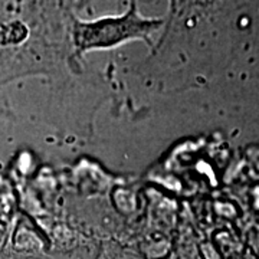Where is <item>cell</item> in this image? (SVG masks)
<instances>
[{"label": "cell", "mask_w": 259, "mask_h": 259, "mask_svg": "<svg viewBox=\"0 0 259 259\" xmlns=\"http://www.w3.org/2000/svg\"><path fill=\"white\" fill-rule=\"evenodd\" d=\"M69 3H71V6H72V9H78V8H82V6H88V5H91L93 3V0H69Z\"/></svg>", "instance_id": "4"}, {"label": "cell", "mask_w": 259, "mask_h": 259, "mask_svg": "<svg viewBox=\"0 0 259 259\" xmlns=\"http://www.w3.org/2000/svg\"><path fill=\"white\" fill-rule=\"evenodd\" d=\"M170 12L164 23L167 32H180L192 28L207 16L223 0H168Z\"/></svg>", "instance_id": "3"}, {"label": "cell", "mask_w": 259, "mask_h": 259, "mask_svg": "<svg viewBox=\"0 0 259 259\" xmlns=\"http://www.w3.org/2000/svg\"><path fill=\"white\" fill-rule=\"evenodd\" d=\"M139 3V0H128L127 10L120 15L91 20L71 13L69 42L72 56L79 58L87 52L111 49L131 40H143L150 48L156 47L154 36L164 29L166 20L144 16L140 12Z\"/></svg>", "instance_id": "2"}, {"label": "cell", "mask_w": 259, "mask_h": 259, "mask_svg": "<svg viewBox=\"0 0 259 259\" xmlns=\"http://www.w3.org/2000/svg\"><path fill=\"white\" fill-rule=\"evenodd\" d=\"M71 13L68 0H0V85L62 58Z\"/></svg>", "instance_id": "1"}]
</instances>
